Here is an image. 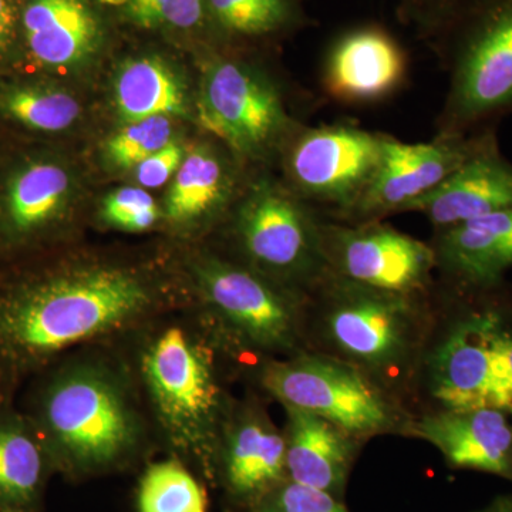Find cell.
<instances>
[{"instance_id": "6da1fadb", "label": "cell", "mask_w": 512, "mask_h": 512, "mask_svg": "<svg viewBox=\"0 0 512 512\" xmlns=\"http://www.w3.org/2000/svg\"><path fill=\"white\" fill-rule=\"evenodd\" d=\"M191 305L185 278L103 256L52 259L0 279V400L57 360L116 345L161 313Z\"/></svg>"}, {"instance_id": "7a4b0ae2", "label": "cell", "mask_w": 512, "mask_h": 512, "mask_svg": "<svg viewBox=\"0 0 512 512\" xmlns=\"http://www.w3.org/2000/svg\"><path fill=\"white\" fill-rule=\"evenodd\" d=\"M136 383L158 448L215 487L222 427L241 375L214 330L194 306L161 313L116 343Z\"/></svg>"}, {"instance_id": "3957f363", "label": "cell", "mask_w": 512, "mask_h": 512, "mask_svg": "<svg viewBox=\"0 0 512 512\" xmlns=\"http://www.w3.org/2000/svg\"><path fill=\"white\" fill-rule=\"evenodd\" d=\"M26 386L22 410L67 481L126 473L160 451L116 345L69 353Z\"/></svg>"}, {"instance_id": "277c9868", "label": "cell", "mask_w": 512, "mask_h": 512, "mask_svg": "<svg viewBox=\"0 0 512 512\" xmlns=\"http://www.w3.org/2000/svg\"><path fill=\"white\" fill-rule=\"evenodd\" d=\"M308 295L309 350L357 367L399 397L433 336V292L382 291L328 272Z\"/></svg>"}, {"instance_id": "5b68a950", "label": "cell", "mask_w": 512, "mask_h": 512, "mask_svg": "<svg viewBox=\"0 0 512 512\" xmlns=\"http://www.w3.org/2000/svg\"><path fill=\"white\" fill-rule=\"evenodd\" d=\"M184 278L191 306L207 320L242 373L266 360L309 350L308 293L212 252L188 256Z\"/></svg>"}, {"instance_id": "8992f818", "label": "cell", "mask_w": 512, "mask_h": 512, "mask_svg": "<svg viewBox=\"0 0 512 512\" xmlns=\"http://www.w3.org/2000/svg\"><path fill=\"white\" fill-rule=\"evenodd\" d=\"M436 55L450 79L436 133H473L512 114V0H470Z\"/></svg>"}, {"instance_id": "52a82bcc", "label": "cell", "mask_w": 512, "mask_h": 512, "mask_svg": "<svg viewBox=\"0 0 512 512\" xmlns=\"http://www.w3.org/2000/svg\"><path fill=\"white\" fill-rule=\"evenodd\" d=\"M247 375L284 409L316 414L362 443L406 433L412 420L396 394L357 367L315 350L266 360Z\"/></svg>"}, {"instance_id": "ba28073f", "label": "cell", "mask_w": 512, "mask_h": 512, "mask_svg": "<svg viewBox=\"0 0 512 512\" xmlns=\"http://www.w3.org/2000/svg\"><path fill=\"white\" fill-rule=\"evenodd\" d=\"M320 221L322 215L284 183L255 178L245 185L231 214L235 259L279 284L309 293L328 274Z\"/></svg>"}, {"instance_id": "9c48e42d", "label": "cell", "mask_w": 512, "mask_h": 512, "mask_svg": "<svg viewBox=\"0 0 512 512\" xmlns=\"http://www.w3.org/2000/svg\"><path fill=\"white\" fill-rule=\"evenodd\" d=\"M198 123L239 160L279 154L303 126L291 119L274 80L254 64L215 57L202 76Z\"/></svg>"}, {"instance_id": "30bf717a", "label": "cell", "mask_w": 512, "mask_h": 512, "mask_svg": "<svg viewBox=\"0 0 512 512\" xmlns=\"http://www.w3.org/2000/svg\"><path fill=\"white\" fill-rule=\"evenodd\" d=\"M382 138L355 124L302 126L281 153L284 184L322 217L342 221L375 174Z\"/></svg>"}, {"instance_id": "8fae6325", "label": "cell", "mask_w": 512, "mask_h": 512, "mask_svg": "<svg viewBox=\"0 0 512 512\" xmlns=\"http://www.w3.org/2000/svg\"><path fill=\"white\" fill-rule=\"evenodd\" d=\"M320 245L329 274L382 291L430 295L437 258L431 244L384 220L339 222L322 217Z\"/></svg>"}, {"instance_id": "7c38bea8", "label": "cell", "mask_w": 512, "mask_h": 512, "mask_svg": "<svg viewBox=\"0 0 512 512\" xmlns=\"http://www.w3.org/2000/svg\"><path fill=\"white\" fill-rule=\"evenodd\" d=\"M495 136L493 126L467 134L436 133L424 143H406L383 133L375 174L355 207L339 222L379 221L407 212Z\"/></svg>"}, {"instance_id": "4fadbf2b", "label": "cell", "mask_w": 512, "mask_h": 512, "mask_svg": "<svg viewBox=\"0 0 512 512\" xmlns=\"http://www.w3.org/2000/svg\"><path fill=\"white\" fill-rule=\"evenodd\" d=\"M286 480L285 431L259 397L235 399L218 441L214 488L232 510L251 512Z\"/></svg>"}, {"instance_id": "5bb4252c", "label": "cell", "mask_w": 512, "mask_h": 512, "mask_svg": "<svg viewBox=\"0 0 512 512\" xmlns=\"http://www.w3.org/2000/svg\"><path fill=\"white\" fill-rule=\"evenodd\" d=\"M495 309L461 316L436 343L423 365L431 397L440 409L491 407L510 414L511 407L495 370L491 329Z\"/></svg>"}, {"instance_id": "9a60e30c", "label": "cell", "mask_w": 512, "mask_h": 512, "mask_svg": "<svg viewBox=\"0 0 512 512\" xmlns=\"http://www.w3.org/2000/svg\"><path fill=\"white\" fill-rule=\"evenodd\" d=\"M407 70L406 50L389 29L375 22L359 23L330 42L322 86L339 103H377L403 86Z\"/></svg>"}, {"instance_id": "2e32d148", "label": "cell", "mask_w": 512, "mask_h": 512, "mask_svg": "<svg viewBox=\"0 0 512 512\" xmlns=\"http://www.w3.org/2000/svg\"><path fill=\"white\" fill-rule=\"evenodd\" d=\"M72 177L62 164L20 165L0 192V254H22L52 241L69 217Z\"/></svg>"}, {"instance_id": "e0dca14e", "label": "cell", "mask_w": 512, "mask_h": 512, "mask_svg": "<svg viewBox=\"0 0 512 512\" xmlns=\"http://www.w3.org/2000/svg\"><path fill=\"white\" fill-rule=\"evenodd\" d=\"M508 416L491 407L439 409L410 420L406 433L436 447L451 468L512 481V426Z\"/></svg>"}, {"instance_id": "ac0fdd59", "label": "cell", "mask_w": 512, "mask_h": 512, "mask_svg": "<svg viewBox=\"0 0 512 512\" xmlns=\"http://www.w3.org/2000/svg\"><path fill=\"white\" fill-rule=\"evenodd\" d=\"M512 208V163L501 153L498 138L488 141L437 190L410 205L434 231Z\"/></svg>"}, {"instance_id": "d6986e66", "label": "cell", "mask_w": 512, "mask_h": 512, "mask_svg": "<svg viewBox=\"0 0 512 512\" xmlns=\"http://www.w3.org/2000/svg\"><path fill=\"white\" fill-rule=\"evenodd\" d=\"M437 272L448 284L490 289L512 266V208L434 231Z\"/></svg>"}, {"instance_id": "ffe728a7", "label": "cell", "mask_w": 512, "mask_h": 512, "mask_svg": "<svg viewBox=\"0 0 512 512\" xmlns=\"http://www.w3.org/2000/svg\"><path fill=\"white\" fill-rule=\"evenodd\" d=\"M284 410L289 480L343 500L353 464L365 443L316 414Z\"/></svg>"}, {"instance_id": "44dd1931", "label": "cell", "mask_w": 512, "mask_h": 512, "mask_svg": "<svg viewBox=\"0 0 512 512\" xmlns=\"http://www.w3.org/2000/svg\"><path fill=\"white\" fill-rule=\"evenodd\" d=\"M55 474L28 414L16 402L0 400V512H42Z\"/></svg>"}, {"instance_id": "7402d4cb", "label": "cell", "mask_w": 512, "mask_h": 512, "mask_svg": "<svg viewBox=\"0 0 512 512\" xmlns=\"http://www.w3.org/2000/svg\"><path fill=\"white\" fill-rule=\"evenodd\" d=\"M23 32L32 59L50 69L83 62L101 36L99 19L87 0H29Z\"/></svg>"}, {"instance_id": "603a6c76", "label": "cell", "mask_w": 512, "mask_h": 512, "mask_svg": "<svg viewBox=\"0 0 512 512\" xmlns=\"http://www.w3.org/2000/svg\"><path fill=\"white\" fill-rule=\"evenodd\" d=\"M234 192L232 165L211 148H195L174 175L165 200L164 220L178 229L195 227L232 204Z\"/></svg>"}, {"instance_id": "cb8c5ba5", "label": "cell", "mask_w": 512, "mask_h": 512, "mask_svg": "<svg viewBox=\"0 0 512 512\" xmlns=\"http://www.w3.org/2000/svg\"><path fill=\"white\" fill-rule=\"evenodd\" d=\"M114 100L127 123L187 113L183 84L157 57H140L124 64L114 84Z\"/></svg>"}, {"instance_id": "d4e9b609", "label": "cell", "mask_w": 512, "mask_h": 512, "mask_svg": "<svg viewBox=\"0 0 512 512\" xmlns=\"http://www.w3.org/2000/svg\"><path fill=\"white\" fill-rule=\"evenodd\" d=\"M207 487L177 458L148 461L138 480L137 512H208Z\"/></svg>"}, {"instance_id": "484cf974", "label": "cell", "mask_w": 512, "mask_h": 512, "mask_svg": "<svg viewBox=\"0 0 512 512\" xmlns=\"http://www.w3.org/2000/svg\"><path fill=\"white\" fill-rule=\"evenodd\" d=\"M224 32L264 39L309 25L299 0H205Z\"/></svg>"}, {"instance_id": "4316f807", "label": "cell", "mask_w": 512, "mask_h": 512, "mask_svg": "<svg viewBox=\"0 0 512 512\" xmlns=\"http://www.w3.org/2000/svg\"><path fill=\"white\" fill-rule=\"evenodd\" d=\"M0 111L20 126L42 133H59L82 114L69 93L42 84L15 83L0 87Z\"/></svg>"}, {"instance_id": "83f0119b", "label": "cell", "mask_w": 512, "mask_h": 512, "mask_svg": "<svg viewBox=\"0 0 512 512\" xmlns=\"http://www.w3.org/2000/svg\"><path fill=\"white\" fill-rule=\"evenodd\" d=\"M171 141L173 124L170 117H153L120 128L107 141L106 153L117 167L136 168Z\"/></svg>"}, {"instance_id": "f1b7e54d", "label": "cell", "mask_w": 512, "mask_h": 512, "mask_svg": "<svg viewBox=\"0 0 512 512\" xmlns=\"http://www.w3.org/2000/svg\"><path fill=\"white\" fill-rule=\"evenodd\" d=\"M106 227L128 234H143L164 220L163 211L144 188L123 187L106 195L100 208Z\"/></svg>"}, {"instance_id": "f546056e", "label": "cell", "mask_w": 512, "mask_h": 512, "mask_svg": "<svg viewBox=\"0 0 512 512\" xmlns=\"http://www.w3.org/2000/svg\"><path fill=\"white\" fill-rule=\"evenodd\" d=\"M470 0H396V12L404 25L436 52Z\"/></svg>"}, {"instance_id": "4dcf8cb0", "label": "cell", "mask_w": 512, "mask_h": 512, "mask_svg": "<svg viewBox=\"0 0 512 512\" xmlns=\"http://www.w3.org/2000/svg\"><path fill=\"white\" fill-rule=\"evenodd\" d=\"M205 0H127L128 18L143 28H197L205 18Z\"/></svg>"}, {"instance_id": "1f68e13d", "label": "cell", "mask_w": 512, "mask_h": 512, "mask_svg": "<svg viewBox=\"0 0 512 512\" xmlns=\"http://www.w3.org/2000/svg\"><path fill=\"white\" fill-rule=\"evenodd\" d=\"M251 512H349L335 495L286 480Z\"/></svg>"}, {"instance_id": "d6a6232c", "label": "cell", "mask_w": 512, "mask_h": 512, "mask_svg": "<svg viewBox=\"0 0 512 512\" xmlns=\"http://www.w3.org/2000/svg\"><path fill=\"white\" fill-rule=\"evenodd\" d=\"M184 150L171 141L136 167L138 183L144 188H158L174 178L184 161Z\"/></svg>"}, {"instance_id": "836d02e7", "label": "cell", "mask_w": 512, "mask_h": 512, "mask_svg": "<svg viewBox=\"0 0 512 512\" xmlns=\"http://www.w3.org/2000/svg\"><path fill=\"white\" fill-rule=\"evenodd\" d=\"M503 318L501 312L497 311L493 330H491V345H493L495 370L510 402L512 416V326L505 325Z\"/></svg>"}, {"instance_id": "e575fe53", "label": "cell", "mask_w": 512, "mask_h": 512, "mask_svg": "<svg viewBox=\"0 0 512 512\" xmlns=\"http://www.w3.org/2000/svg\"><path fill=\"white\" fill-rule=\"evenodd\" d=\"M16 13L10 0H0V56L9 49L15 35Z\"/></svg>"}, {"instance_id": "d590c367", "label": "cell", "mask_w": 512, "mask_h": 512, "mask_svg": "<svg viewBox=\"0 0 512 512\" xmlns=\"http://www.w3.org/2000/svg\"><path fill=\"white\" fill-rule=\"evenodd\" d=\"M474 512H512V494L498 495L493 501Z\"/></svg>"}]
</instances>
